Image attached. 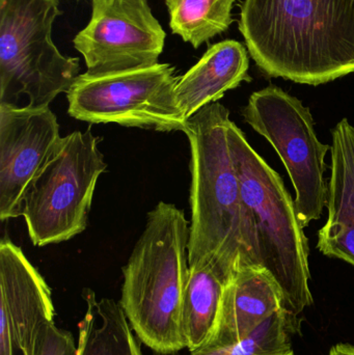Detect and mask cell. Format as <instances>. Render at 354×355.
Instances as JSON below:
<instances>
[{
    "label": "cell",
    "instance_id": "20",
    "mask_svg": "<svg viewBox=\"0 0 354 355\" xmlns=\"http://www.w3.org/2000/svg\"><path fill=\"white\" fill-rule=\"evenodd\" d=\"M330 355H354V345L338 344L330 349Z\"/></svg>",
    "mask_w": 354,
    "mask_h": 355
},
{
    "label": "cell",
    "instance_id": "10",
    "mask_svg": "<svg viewBox=\"0 0 354 355\" xmlns=\"http://www.w3.org/2000/svg\"><path fill=\"white\" fill-rule=\"evenodd\" d=\"M50 107L0 106V219L22 216L23 200L60 143Z\"/></svg>",
    "mask_w": 354,
    "mask_h": 355
},
{
    "label": "cell",
    "instance_id": "16",
    "mask_svg": "<svg viewBox=\"0 0 354 355\" xmlns=\"http://www.w3.org/2000/svg\"><path fill=\"white\" fill-rule=\"evenodd\" d=\"M233 277L211 265L189 267L183 327L187 349H200L213 337L227 286Z\"/></svg>",
    "mask_w": 354,
    "mask_h": 355
},
{
    "label": "cell",
    "instance_id": "8",
    "mask_svg": "<svg viewBox=\"0 0 354 355\" xmlns=\"http://www.w3.org/2000/svg\"><path fill=\"white\" fill-rule=\"evenodd\" d=\"M242 116L282 159L294 186L295 208L303 227L321 218L328 198L326 156L332 147L318 139L310 108L269 85L251 94Z\"/></svg>",
    "mask_w": 354,
    "mask_h": 355
},
{
    "label": "cell",
    "instance_id": "19",
    "mask_svg": "<svg viewBox=\"0 0 354 355\" xmlns=\"http://www.w3.org/2000/svg\"><path fill=\"white\" fill-rule=\"evenodd\" d=\"M35 355H77V346L70 331L56 327L54 320L39 327Z\"/></svg>",
    "mask_w": 354,
    "mask_h": 355
},
{
    "label": "cell",
    "instance_id": "4",
    "mask_svg": "<svg viewBox=\"0 0 354 355\" xmlns=\"http://www.w3.org/2000/svg\"><path fill=\"white\" fill-rule=\"evenodd\" d=\"M228 139L243 204L255 229L258 265L280 287L289 331L299 333V316L313 304L305 227L282 177L251 148L232 121Z\"/></svg>",
    "mask_w": 354,
    "mask_h": 355
},
{
    "label": "cell",
    "instance_id": "2",
    "mask_svg": "<svg viewBox=\"0 0 354 355\" xmlns=\"http://www.w3.org/2000/svg\"><path fill=\"white\" fill-rule=\"evenodd\" d=\"M230 121L228 108L216 102L191 116L184 133L191 146L189 267L211 265L234 277L259 265L255 229L229 146Z\"/></svg>",
    "mask_w": 354,
    "mask_h": 355
},
{
    "label": "cell",
    "instance_id": "7",
    "mask_svg": "<svg viewBox=\"0 0 354 355\" xmlns=\"http://www.w3.org/2000/svg\"><path fill=\"white\" fill-rule=\"evenodd\" d=\"M175 71L172 64L158 62L108 74L85 72L67 93L69 116L91 124L184 132L188 120L177 101Z\"/></svg>",
    "mask_w": 354,
    "mask_h": 355
},
{
    "label": "cell",
    "instance_id": "13",
    "mask_svg": "<svg viewBox=\"0 0 354 355\" xmlns=\"http://www.w3.org/2000/svg\"><path fill=\"white\" fill-rule=\"evenodd\" d=\"M332 137L328 217L318 232L317 248L324 256L354 266V127L343 119Z\"/></svg>",
    "mask_w": 354,
    "mask_h": 355
},
{
    "label": "cell",
    "instance_id": "5",
    "mask_svg": "<svg viewBox=\"0 0 354 355\" xmlns=\"http://www.w3.org/2000/svg\"><path fill=\"white\" fill-rule=\"evenodd\" d=\"M60 0H0V106L46 108L79 76L52 40Z\"/></svg>",
    "mask_w": 354,
    "mask_h": 355
},
{
    "label": "cell",
    "instance_id": "15",
    "mask_svg": "<svg viewBox=\"0 0 354 355\" xmlns=\"http://www.w3.org/2000/svg\"><path fill=\"white\" fill-rule=\"evenodd\" d=\"M82 298L87 311L78 324L77 355H143L120 302L98 300L91 289H83Z\"/></svg>",
    "mask_w": 354,
    "mask_h": 355
},
{
    "label": "cell",
    "instance_id": "14",
    "mask_svg": "<svg viewBox=\"0 0 354 355\" xmlns=\"http://www.w3.org/2000/svg\"><path fill=\"white\" fill-rule=\"evenodd\" d=\"M249 50L240 42L226 40L214 44L177 83V101L186 120L216 103L231 89L251 83Z\"/></svg>",
    "mask_w": 354,
    "mask_h": 355
},
{
    "label": "cell",
    "instance_id": "1",
    "mask_svg": "<svg viewBox=\"0 0 354 355\" xmlns=\"http://www.w3.org/2000/svg\"><path fill=\"white\" fill-rule=\"evenodd\" d=\"M239 31L270 78L316 87L354 73V0H243Z\"/></svg>",
    "mask_w": 354,
    "mask_h": 355
},
{
    "label": "cell",
    "instance_id": "6",
    "mask_svg": "<svg viewBox=\"0 0 354 355\" xmlns=\"http://www.w3.org/2000/svg\"><path fill=\"white\" fill-rule=\"evenodd\" d=\"M91 132L62 137L23 200L22 216L35 246L62 243L85 231L94 192L107 164Z\"/></svg>",
    "mask_w": 354,
    "mask_h": 355
},
{
    "label": "cell",
    "instance_id": "9",
    "mask_svg": "<svg viewBox=\"0 0 354 355\" xmlns=\"http://www.w3.org/2000/svg\"><path fill=\"white\" fill-rule=\"evenodd\" d=\"M89 24L73 40L87 73L108 74L158 64L166 33L148 0H91Z\"/></svg>",
    "mask_w": 354,
    "mask_h": 355
},
{
    "label": "cell",
    "instance_id": "11",
    "mask_svg": "<svg viewBox=\"0 0 354 355\" xmlns=\"http://www.w3.org/2000/svg\"><path fill=\"white\" fill-rule=\"evenodd\" d=\"M0 355H35L39 327L54 320L52 292L8 238L0 243Z\"/></svg>",
    "mask_w": 354,
    "mask_h": 355
},
{
    "label": "cell",
    "instance_id": "18",
    "mask_svg": "<svg viewBox=\"0 0 354 355\" xmlns=\"http://www.w3.org/2000/svg\"><path fill=\"white\" fill-rule=\"evenodd\" d=\"M284 311L274 313L251 336L233 345L202 347L185 355H295Z\"/></svg>",
    "mask_w": 354,
    "mask_h": 355
},
{
    "label": "cell",
    "instance_id": "17",
    "mask_svg": "<svg viewBox=\"0 0 354 355\" xmlns=\"http://www.w3.org/2000/svg\"><path fill=\"white\" fill-rule=\"evenodd\" d=\"M236 0H166L174 35L195 49L228 31Z\"/></svg>",
    "mask_w": 354,
    "mask_h": 355
},
{
    "label": "cell",
    "instance_id": "3",
    "mask_svg": "<svg viewBox=\"0 0 354 355\" xmlns=\"http://www.w3.org/2000/svg\"><path fill=\"white\" fill-rule=\"evenodd\" d=\"M188 242L184 212L174 204L158 202L123 267L121 306L139 341L157 354L187 348L183 309Z\"/></svg>",
    "mask_w": 354,
    "mask_h": 355
},
{
    "label": "cell",
    "instance_id": "12",
    "mask_svg": "<svg viewBox=\"0 0 354 355\" xmlns=\"http://www.w3.org/2000/svg\"><path fill=\"white\" fill-rule=\"evenodd\" d=\"M278 311L283 295L274 277L259 267L239 269L227 286L215 331L206 346L238 343Z\"/></svg>",
    "mask_w": 354,
    "mask_h": 355
}]
</instances>
